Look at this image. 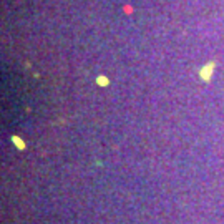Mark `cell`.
<instances>
[{
    "instance_id": "obj_3",
    "label": "cell",
    "mask_w": 224,
    "mask_h": 224,
    "mask_svg": "<svg viewBox=\"0 0 224 224\" xmlns=\"http://www.w3.org/2000/svg\"><path fill=\"white\" fill-rule=\"evenodd\" d=\"M13 143H15V144H17V146H19L20 149H23V148H25V144H23V141H22V140H20V138H19V136H13Z\"/></svg>"
},
{
    "instance_id": "obj_1",
    "label": "cell",
    "mask_w": 224,
    "mask_h": 224,
    "mask_svg": "<svg viewBox=\"0 0 224 224\" xmlns=\"http://www.w3.org/2000/svg\"><path fill=\"white\" fill-rule=\"evenodd\" d=\"M212 66H214V63H208V66H204V68L201 70V78L202 80H209V78H211Z\"/></svg>"
},
{
    "instance_id": "obj_2",
    "label": "cell",
    "mask_w": 224,
    "mask_h": 224,
    "mask_svg": "<svg viewBox=\"0 0 224 224\" xmlns=\"http://www.w3.org/2000/svg\"><path fill=\"white\" fill-rule=\"evenodd\" d=\"M97 83L101 85V87H106V85H108V78H106V76H98L97 78Z\"/></svg>"
}]
</instances>
